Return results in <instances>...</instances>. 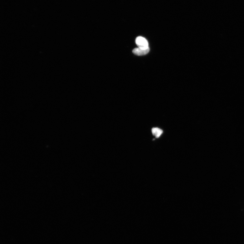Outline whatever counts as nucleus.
Wrapping results in <instances>:
<instances>
[{
  "label": "nucleus",
  "mask_w": 244,
  "mask_h": 244,
  "mask_svg": "<svg viewBox=\"0 0 244 244\" xmlns=\"http://www.w3.org/2000/svg\"><path fill=\"white\" fill-rule=\"evenodd\" d=\"M136 43L138 48L143 49H149L148 44L147 40L142 36H138L136 38Z\"/></svg>",
  "instance_id": "f257e3e1"
},
{
  "label": "nucleus",
  "mask_w": 244,
  "mask_h": 244,
  "mask_svg": "<svg viewBox=\"0 0 244 244\" xmlns=\"http://www.w3.org/2000/svg\"><path fill=\"white\" fill-rule=\"evenodd\" d=\"M152 134L156 138H158L162 134L163 131L162 129L158 128H154L152 129Z\"/></svg>",
  "instance_id": "7ed1b4c3"
},
{
  "label": "nucleus",
  "mask_w": 244,
  "mask_h": 244,
  "mask_svg": "<svg viewBox=\"0 0 244 244\" xmlns=\"http://www.w3.org/2000/svg\"><path fill=\"white\" fill-rule=\"evenodd\" d=\"M149 51V48L147 49H143L138 48L134 49L133 50V53L137 55L143 56L147 54Z\"/></svg>",
  "instance_id": "f03ea898"
}]
</instances>
